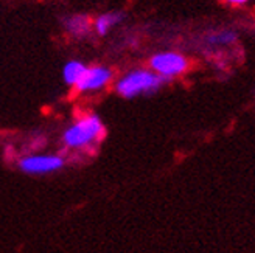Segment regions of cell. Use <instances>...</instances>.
<instances>
[{"instance_id": "cell-7", "label": "cell", "mask_w": 255, "mask_h": 253, "mask_svg": "<svg viewBox=\"0 0 255 253\" xmlns=\"http://www.w3.org/2000/svg\"><path fill=\"white\" fill-rule=\"evenodd\" d=\"M123 20H125V14L122 11H109L105 12V14L97 16L95 20H92V27L98 36H106L112 28H116Z\"/></svg>"}, {"instance_id": "cell-1", "label": "cell", "mask_w": 255, "mask_h": 253, "mask_svg": "<svg viewBox=\"0 0 255 253\" xmlns=\"http://www.w3.org/2000/svg\"><path fill=\"white\" fill-rule=\"evenodd\" d=\"M105 123L97 113H84L62 132V146L70 151H84L98 145L105 138Z\"/></svg>"}, {"instance_id": "cell-8", "label": "cell", "mask_w": 255, "mask_h": 253, "mask_svg": "<svg viewBox=\"0 0 255 253\" xmlns=\"http://www.w3.org/2000/svg\"><path fill=\"white\" fill-rule=\"evenodd\" d=\"M87 66L83 61L78 59H70L69 62H66V66L62 67V80L67 85L75 87L78 84V81L81 80L83 73L86 72Z\"/></svg>"}, {"instance_id": "cell-2", "label": "cell", "mask_w": 255, "mask_h": 253, "mask_svg": "<svg viewBox=\"0 0 255 253\" xmlns=\"http://www.w3.org/2000/svg\"><path fill=\"white\" fill-rule=\"evenodd\" d=\"M167 83V80L160 78L159 75L151 72L149 69L140 67L123 73L116 81V84H114V88H116V93L120 95L122 98L132 99L142 95L156 93Z\"/></svg>"}, {"instance_id": "cell-3", "label": "cell", "mask_w": 255, "mask_h": 253, "mask_svg": "<svg viewBox=\"0 0 255 253\" xmlns=\"http://www.w3.org/2000/svg\"><path fill=\"white\" fill-rule=\"evenodd\" d=\"M149 70L159 75L168 83L177 77H182L190 69V61L177 52H159L154 53L148 61Z\"/></svg>"}, {"instance_id": "cell-4", "label": "cell", "mask_w": 255, "mask_h": 253, "mask_svg": "<svg viewBox=\"0 0 255 253\" xmlns=\"http://www.w3.org/2000/svg\"><path fill=\"white\" fill-rule=\"evenodd\" d=\"M66 159L59 154H28L17 160V168L28 175H47L61 171Z\"/></svg>"}, {"instance_id": "cell-5", "label": "cell", "mask_w": 255, "mask_h": 253, "mask_svg": "<svg viewBox=\"0 0 255 253\" xmlns=\"http://www.w3.org/2000/svg\"><path fill=\"white\" fill-rule=\"evenodd\" d=\"M114 81V70L108 66H89L73 88L80 95H91L105 90Z\"/></svg>"}, {"instance_id": "cell-10", "label": "cell", "mask_w": 255, "mask_h": 253, "mask_svg": "<svg viewBox=\"0 0 255 253\" xmlns=\"http://www.w3.org/2000/svg\"><path fill=\"white\" fill-rule=\"evenodd\" d=\"M226 2L231 3V5H245L249 2V0H226Z\"/></svg>"}, {"instance_id": "cell-6", "label": "cell", "mask_w": 255, "mask_h": 253, "mask_svg": "<svg viewBox=\"0 0 255 253\" xmlns=\"http://www.w3.org/2000/svg\"><path fill=\"white\" fill-rule=\"evenodd\" d=\"M92 30V19L87 14H72L64 19V31L73 39H86Z\"/></svg>"}, {"instance_id": "cell-9", "label": "cell", "mask_w": 255, "mask_h": 253, "mask_svg": "<svg viewBox=\"0 0 255 253\" xmlns=\"http://www.w3.org/2000/svg\"><path fill=\"white\" fill-rule=\"evenodd\" d=\"M237 34L234 31H218V33H212L206 37V41L212 45H227V44H232L235 41Z\"/></svg>"}]
</instances>
